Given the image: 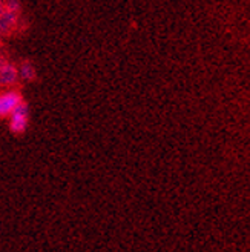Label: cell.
Here are the masks:
<instances>
[{"instance_id": "6da1fadb", "label": "cell", "mask_w": 250, "mask_h": 252, "mask_svg": "<svg viewBox=\"0 0 250 252\" xmlns=\"http://www.w3.org/2000/svg\"><path fill=\"white\" fill-rule=\"evenodd\" d=\"M9 119V129L14 134H23L29 125V106L22 102L14 111L8 116Z\"/></svg>"}, {"instance_id": "7a4b0ae2", "label": "cell", "mask_w": 250, "mask_h": 252, "mask_svg": "<svg viewBox=\"0 0 250 252\" xmlns=\"http://www.w3.org/2000/svg\"><path fill=\"white\" fill-rule=\"evenodd\" d=\"M22 102L23 98L16 90H5L0 93V119L8 117Z\"/></svg>"}, {"instance_id": "3957f363", "label": "cell", "mask_w": 250, "mask_h": 252, "mask_svg": "<svg viewBox=\"0 0 250 252\" xmlns=\"http://www.w3.org/2000/svg\"><path fill=\"white\" fill-rule=\"evenodd\" d=\"M19 16V3L17 0H8L5 3L3 12L0 14V30H11L17 22Z\"/></svg>"}, {"instance_id": "277c9868", "label": "cell", "mask_w": 250, "mask_h": 252, "mask_svg": "<svg viewBox=\"0 0 250 252\" xmlns=\"http://www.w3.org/2000/svg\"><path fill=\"white\" fill-rule=\"evenodd\" d=\"M19 80V69L11 62H0V86L11 88Z\"/></svg>"}, {"instance_id": "5b68a950", "label": "cell", "mask_w": 250, "mask_h": 252, "mask_svg": "<svg viewBox=\"0 0 250 252\" xmlns=\"http://www.w3.org/2000/svg\"><path fill=\"white\" fill-rule=\"evenodd\" d=\"M17 69H19V79H22V80H25V82H31V80H34V79H35V75H37L35 68L31 65L29 62H23L22 65H20V68H17Z\"/></svg>"}, {"instance_id": "8992f818", "label": "cell", "mask_w": 250, "mask_h": 252, "mask_svg": "<svg viewBox=\"0 0 250 252\" xmlns=\"http://www.w3.org/2000/svg\"><path fill=\"white\" fill-rule=\"evenodd\" d=\"M3 8H5L3 0H0V14H2V12H3Z\"/></svg>"}, {"instance_id": "52a82bcc", "label": "cell", "mask_w": 250, "mask_h": 252, "mask_svg": "<svg viewBox=\"0 0 250 252\" xmlns=\"http://www.w3.org/2000/svg\"><path fill=\"white\" fill-rule=\"evenodd\" d=\"M2 32H3V31H2V30H0V39H2Z\"/></svg>"}]
</instances>
